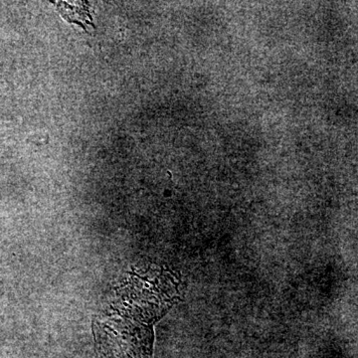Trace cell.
<instances>
[{"label":"cell","instance_id":"1","mask_svg":"<svg viewBox=\"0 0 358 358\" xmlns=\"http://www.w3.org/2000/svg\"><path fill=\"white\" fill-rule=\"evenodd\" d=\"M167 274L134 275L94 322L98 358H152V326L173 303Z\"/></svg>","mask_w":358,"mask_h":358},{"label":"cell","instance_id":"2","mask_svg":"<svg viewBox=\"0 0 358 358\" xmlns=\"http://www.w3.org/2000/svg\"><path fill=\"white\" fill-rule=\"evenodd\" d=\"M59 10L67 18L68 21H75V22L83 23L86 21L89 23V18L91 20V16H89L88 10H85L83 6H70L69 3L59 4Z\"/></svg>","mask_w":358,"mask_h":358}]
</instances>
